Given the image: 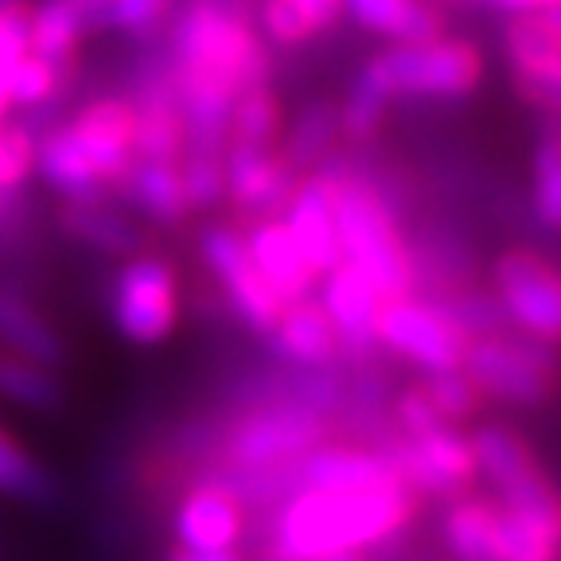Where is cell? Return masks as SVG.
I'll return each instance as SVG.
<instances>
[{"mask_svg":"<svg viewBox=\"0 0 561 561\" xmlns=\"http://www.w3.org/2000/svg\"><path fill=\"white\" fill-rule=\"evenodd\" d=\"M421 500L405 483L359 491L293 488L273 518V561H316L328 553H367L394 542L417 518Z\"/></svg>","mask_w":561,"mask_h":561,"instance_id":"cell-1","label":"cell"},{"mask_svg":"<svg viewBox=\"0 0 561 561\" xmlns=\"http://www.w3.org/2000/svg\"><path fill=\"white\" fill-rule=\"evenodd\" d=\"M133 98L102 94L35 137V175L62 203L102 199L133 164Z\"/></svg>","mask_w":561,"mask_h":561,"instance_id":"cell-2","label":"cell"},{"mask_svg":"<svg viewBox=\"0 0 561 561\" xmlns=\"http://www.w3.org/2000/svg\"><path fill=\"white\" fill-rule=\"evenodd\" d=\"M168 75L172 82L242 94L245 87L270 82V51H265L254 20L230 16L203 0H184L172 12Z\"/></svg>","mask_w":561,"mask_h":561,"instance_id":"cell-3","label":"cell"},{"mask_svg":"<svg viewBox=\"0 0 561 561\" xmlns=\"http://www.w3.org/2000/svg\"><path fill=\"white\" fill-rule=\"evenodd\" d=\"M335 227H340L343 262L359 265L378 285L386 300L410 297L417 285V265H413L410 245L398 230L394 207L386 195L370 184L367 175H355L340 168L335 180Z\"/></svg>","mask_w":561,"mask_h":561,"instance_id":"cell-4","label":"cell"},{"mask_svg":"<svg viewBox=\"0 0 561 561\" xmlns=\"http://www.w3.org/2000/svg\"><path fill=\"white\" fill-rule=\"evenodd\" d=\"M386 98H468L488 79V55L460 35H433L417 44H390L367 59Z\"/></svg>","mask_w":561,"mask_h":561,"instance_id":"cell-5","label":"cell"},{"mask_svg":"<svg viewBox=\"0 0 561 561\" xmlns=\"http://www.w3.org/2000/svg\"><path fill=\"white\" fill-rule=\"evenodd\" d=\"M468 378L483 398H500L511 405H546L558 390V351L542 340L503 328L468 343L465 363Z\"/></svg>","mask_w":561,"mask_h":561,"instance_id":"cell-6","label":"cell"},{"mask_svg":"<svg viewBox=\"0 0 561 561\" xmlns=\"http://www.w3.org/2000/svg\"><path fill=\"white\" fill-rule=\"evenodd\" d=\"M184 312L180 273L160 254H133L117 270L110 289V316L125 343L133 347H160L172 340Z\"/></svg>","mask_w":561,"mask_h":561,"instance_id":"cell-7","label":"cell"},{"mask_svg":"<svg viewBox=\"0 0 561 561\" xmlns=\"http://www.w3.org/2000/svg\"><path fill=\"white\" fill-rule=\"evenodd\" d=\"M468 440H472L476 476L491 483V491L500 495V507L561 523L558 488L523 433L500 421H483L468 433Z\"/></svg>","mask_w":561,"mask_h":561,"instance_id":"cell-8","label":"cell"},{"mask_svg":"<svg viewBox=\"0 0 561 561\" xmlns=\"http://www.w3.org/2000/svg\"><path fill=\"white\" fill-rule=\"evenodd\" d=\"M328 425L316 410H308L305 402L297 405H262L250 410L234 430L227 433L222 456L227 465L238 472L262 476V472H280L293 468L305 453H312L316 445H324Z\"/></svg>","mask_w":561,"mask_h":561,"instance_id":"cell-9","label":"cell"},{"mask_svg":"<svg viewBox=\"0 0 561 561\" xmlns=\"http://www.w3.org/2000/svg\"><path fill=\"white\" fill-rule=\"evenodd\" d=\"M491 297L515 332L558 347L561 340V277L558 265L538 250L511 245L491 265Z\"/></svg>","mask_w":561,"mask_h":561,"instance_id":"cell-10","label":"cell"},{"mask_svg":"<svg viewBox=\"0 0 561 561\" xmlns=\"http://www.w3.org/2000/svg\"><path fill=\"white\" fill-rule=\"evenodd\" d=\"M375 343L398 359L421 367L425 375L460 367L468 351V335L453 324V316L440 308V300L413 297V293L382 300Z\"/></svg>","mask_w":561,"mask_h":561,"instance_id":"cell-11","label":"cell"},{"mask_svg":"<svg viewBox=\"0 0 561 561\" xmlns=\"http://www.w3.org/2000/svg\"><path fill=\"white\" fill-rule=\"evenodd\" d=\"M503 51L511 62V82L518 98L542 110L546 117L558 114L561 102V16L558 9L518 12L507 20Z\"/></svg>","mask_w":561,"mask_h":561,"instance_id":"cell-12","label":"cell"},{"mask_svg":"<svg viewBox=\"0 0 561 561\" xmlns=\"http://www.w3.org/2000/svg\"><path fill=\"white\" fill-rule=\"evenodd\" d=\"M199 257L207 265V273L215 277L222 293H227L230 308L238 312L245 328L270 335V328L277 324L280 300L257 273V265L250 262V250H245V238L230 222H207L199 230Z\"/></svg>","mask_w":561,"mask_h":561,"instance_id":"cell-13","label":"cell"},{"mask_svg":"<svg viewBox=\"0 0 561 561\" xmlns=\"http://www.w3.org/2000/svg\"><path fill=\"white\" fill-rule=\"evenodd\" d=\"M340 168L335 160H324L316 172L300 175L297 187H293L289 203L280 210V222L293 234L297 250L305 254L308 270L316 277H324L332 265L343 262L340 250V227H335V180H340Z\"/></svg>","mask_w":561,"mask_h":561,"instance_id":"cell-14","label":"cell"},{"mask_svg":"<svg viewBox=\"0 0 561 561\" xmlns=\"http://www.w3.org/2000/svg\"><path fill=\"white\" fill-rule=\"evenodd\" d=\"M320 285V308L332 320L335 340H340V351L355 355V359H367L375 343V328H378V312H382V293L378 285L359 270V265L340 262L316 280Z\"/></svg>","mask_w":561,"mask_h":561,"instance_id":"cell-15","label":"cell"},{"mask_svg":"<svg viewBox=\"0 0 561 561\" xmlns=\"http://www.w3.org/2000/svg\"><path fill=\"white\" fill-rule=\"evenodd\" d=\"M222 175H227V199L242 222L280 219L300 180L277 157V149H234V145L222 157Z\"/></svg>","mask_w":561,"mask_h":561,"instance_id":"cell-16","label":"cell"},{"mask_svg":"<svg viewBox=\"0 0 561 561\" xmlns=\"http://www.w3.org/2000/svg\"><path fill=\"white\" fill-rule=\"evenodd\" d=\"M180 550H234L245 535V503L219 480L195 483L180 495L172 515Z\"/></svg>","mask_w":561,"mask_h":561,"instance_id":"cell-17","label":"cell"},{"mask_svg":"<svg viewBox=\"0 0 561 561\" xmlns=\"http://www.w3.org/2000/svg\"><path fill=\"white\" fill-rule=\"evenodd\" d=\"M402 483L394 465L386 460L382 448H355V445H316L293 465V488L308 491H359Z\"/></svg>","mask_w":561,"mask_h":561,"instance_id":"cell-18","label":"cell"},{"mask_svg":"<svg viewBox=\"0 0 561 561\" xmlns=\"http://www.w3.org/2000/svg\"><path fill=\"white\" fill-rule=\"evenodd\" d=\"M242 238H245V250H250V262L257 265L265 285L277 293L280 305L312 297L320 277L308 270L305 254L297 250V242H293V234L285 230V222L280 219L245 222Z\"/></svg>","mask_w":561,"mask_h":561,"instance_id":"cell-19","label":"cell"},{"mask_svg":"<svg viewBox=\"0 0 561 561\" xmlns=\"http://www.w3.org/2000/svg\"><path fill=\"white\" fill-rule=\"evenodd\" d=\"M137 110V129H133V157L140 160H168L175 164L180 152H184V117H180V105H175L172 75H168V62L160 75H152L140 90V98L133 102Z\"/></svg>","mask_w":561,"mask_h":561,"instance_id":"cell-20","label":"cell"},{"mask_svg":"<svg viewBox=\"0 0 561 561\" xmlns=\"http://www.w3.org/2000/svg\"><path fill=\"white\" fill-rule=\"evenodd\" d=\"M270 343L280 359L297 363V367H332L340 359V340H335L332 320L324 316L320 300L305 297L280 308L277 324L270 328Z\"/></svg>","mask_w":561,"mask_h":561,"instance_id":"cell-21","label":"cell"},{"mask_svg":"<svg viewBox=\"0 0 561 561\" xmlns=\"http://www.w3.org/2000/svg\"><path fill=\"white\" fill-rule=\"evenodd\" d=\"M343 12L363 32L382 35L390 44H417L445 35V12L433 0H343Z\"/></svg>","mask_w":561,"mask_h":561,"instance_id":"cell-22","label":"cell"},{"mask_svg":"<svg viewBox=\"0 0 561 561\" xmlns=\"http://www.w3.org/2000/svg\"><path fill=\"white\" fill-rule=\"evenodd\" d=\"M59 227L67 230L75 242L90 245V250H102V254H114V257H133L145 250V230L105 199L62 203Z\"/></svg>","mask_w":561,"mask_h":561,"instance_id":"cell-23","label":"cell"},{"mask_svg":"<svg viewBox=\"0 0 561 561\" xmlns=\"http://www.w3.org/2000/svg\"><path fill=\"white\" fill-rule=\"evenodd\" d=\"M421 456V468L430 476L433 500L448 503L456 495L472 491L476 483V456H472V440L460 425H437V430L421 433L410 440Z\"/></svg>","mask_w":561,"mask_h":561,"instance_id":"cell-24","label":"cell"},{"mask_svg":"<svg viewBox=\"0 0 561 561\" xmlns=\"http://www.w3.org/2000/svg\"><path fill=\"white\" fill-rule=\"evenodd\" d=\"M340 140H343L340 105L335 102H312L293 117V125L280 129L277 157L285 160L297 175H308L324 164V160H332V152H335Z\"/></svg>","mask_w":561,"mask_h":561,"instance_id":"cell-25","label":"cell"},{"mask_svg":"<svg viewBox=\"0 0 561 561\" xmlns=\"http://www.w3.org/2000/svg\"><path fill=\"white\" fill-rule=\"evenodd\" d=\"M122 187L133 203H137L152 222L160 227H180V222L192 215L184 195V180H180V168L168 164V160H140L133 157V164L125 168Z\"/></svg>","mask_w":561,"mask_h":561,"instance_id":"cell-26","label":"cell"},{"mask_svg":"<svg viewBox=\"0 0 561 561\" xmlns=\"http://www.w3.org/2000/svg\"><path fill=\"white\" fill-rule=\"evenodd\" d=\"M90 35L82 0H39L27 20V47L62 67H75L82 39Z\"/></svg>","mask_w":561,"mask_h":561,"instance_id":"cell-27","label":"cell"},{"mask_svg":"<svg viewBox=\"0 0 561 561\" xmlns=\"http://www.w3.org/2000/svg\"><path fill=\"white\" fill-rule=\"evenodd\" d=\"M0 343L12 355H24V359L47 363V367H59L62 363V340L51 324H47L44 312H35L24 297L0 289Z\"/></svg>","mask_w":561,"mask_h":561,"instance_id":"cell-28","label":"cell"},{"mask_svg":"<svg viewBox=\"0 0 561 561\" xmlns=\"http://www.w3.org/2000/svg\"><path fill=\"white\" fill-rule=\"evenodd\" d=\"M561 523L553 518L518 515L495 503V523H491V550L495 561H558Z\"/></svg>","mask_w":561,"mask_h":561,"instance_id":"cell-29","label":"cell"},{"mask_svg":"<svg viewBox=\"0 0 561 561\" xmlns=\"http://www.w3.org/2000/svg\"><path fill=\"white\" fill-rule=\"evenodd\" d=\"M280 129H285V110L280 98L270 90V82L262 87H245L230 105L227 122V149H277Z\"/></svg>","mask_w":561,"mask_h":561,"instance_id":"cell-30","label":"cell"},{"mask_svg":"<svg viewBox=\"0 0 561 561\" xmlns=\"http://www.w3.org/2000/svg\"><path fill=\"white\" fill-rule=\"evenodd\" d=\"M491 523H495V503L483 500V495H456L445 503V518H440V530H445V546L456 561H495L491 550Z\"/></svg>","mask_w":561,"mask_h":561,"instance_id":"cell-31","label":"cell"},{"mask_svg":"<svg viewBox=\"0 0 561 561\" xmlns=\"http://www.w3.org/2000/svg\"><path fill=\"white\" fill-rule=\"evenodd\" d=\"M0 495H9V500L20 503H39V507L59 500L55 472L39 456L27 453L4 425H0Z\"/></svg>","mask_w":561,"mask_h":561,"instance_id":"cell-32","label":"cell"},{"mask_svg":"<svg viewBox=\"0 0 561 561\" xmlns=\"http://www.w3.org/2000/svg\"><path fill=\"white\" fill-rule=\"evenodd\" d=\"M0 398L20 405V410L47 413L62 402V382L55 375V367H47V363H35L4 351L0 355Z\"/></svg>","mask_w":561,"mask_h":561,"instance_id":"cell-33","label":"cell"},{"mask_svg":"<svg viewBox=\"0 0 561 561\" xmlns=\"http://www.w3.org/2000/svg\"><path fill=\"white\" fill-rule=\"evenodd\" d=\"M82 9H87L90 35H152L172 20L175 0H82Z\"/></svg>","mask_w":561,"mask_h":561,"instance_id":"cell-34","label":"cell"},{"mask_svg":"<svg viewBox=\"0 0 561 561\" xmlns=\"http://www.w3.org/2000/svg\"><path fill=\"white\" fill-rule=\"evenodd\" d=\"M530 207L546 234H558L561 227V137L553 122L542 129L530 157Z\"/></svg>","mask_w":561,"mask_h":561,"instance_id":"cell-35","label":"cell"},{"mask_svg":"<svg viewBox=\"0 0 561 561\" xmlns=\"http://www.w3.org/2000/svg\"><path fill=\"white\" fill-rule=\"evenodd\" d=\"M67 70H75V67L51 62L27 47V55L16 62V70H12V87H9L12 110L35 114V110H47L51 102H59L62 90H67Z\"/></svg>","mask_w":561,"mask_h":561,"instance_id":"cell-36","label":"cell"},{"mask_svg":"<svg viewBox=\"0 0 561 561\" xmlns=\"http://www.w3.org/2000/svg\"><path fill=\"white\" fill-rule=\"evenodd\" d=\"M386 110H390V98H386V90L375 82V75L363 67L359 75H355V82H351V94L343 98V105H340L343 137L355 140V145L375 140V133L382 129V122H386Z\"/></svg>","mask_w":561,"mask_h":561,"instance_id":"cell-37","label":"cell"},{"mask_svg":"<svg viewBox=\"0 0 561 561\" xmlns=\"http://www.w3.org/2000/svg\"><path fill=\"white\" fill-rule=\"evenodd\" d=\"M417 386L430 394V402L437 405V413L448 421V425H465V421L480 417L483 402H488L460 367L433 370V375H425V382H417Z\"/></svg>","mask_w":561,"mask_h":561,"instance_id":"cell-38","label":"cell"},{"mask_svg":"<svg viewBox=\"0 0 561 561\" xmlns=\"http://www.w3.org/2000/svg\"><path fill=\"white\" fill-rule=\"evenodd\" d=\"M27 20H32L27 0H0V122L12 114L9 87L16 62L27 55Z\"/></svg>","mask_w":561,"mask_h":561,"instance_id":"cell-39","label":"cell"},{"mask_svg":"<svg viewBox=\"0 0 561 561\" xmlns=\"http://www.w3.org/2000/svg\"><path fill=\"white\" fill-rule=\"evenodd\" d=\"M35 175V133L24 122H0V195H20Z\"/></svg>","mask_w":561,"mask_h":561,"instance_id":"cell-40","label":"cell"},{"mask_svg":"<svg viewBox=\"0 0 561 561\" xmlns=\"http://www.w3.org/2000/svg\"><path fill=\"white\" fill-rule=\"evenodd\" d=\"M254 27H262V39L280 51H293V47H305L316 39V32L308 27V20L297 12L293 0H257L254 4Z\"/></svg>","mask_w":561,"mask_h":561,"instance_id":"cell-41","label":"cell"},{"mask_svg":"<svg viewBox=\"0 0 561 561\" xmlns=\"http://www.w3.org/2000/svg\"><path fill=\"white\" fill-rule=\"evenodd\" d=\"M448 316H453V324L468 335V343L480 340V335H491V332H503L507 328V316H503L500 300L491 297V293H456V297L440 300Z\"/></svg>","mask_w":561,"mask_h":561,"instance_id":"cell-42","label":"cell"},{"mask_svg":"<svg viewBox=\"0 0 561 561\" xmlns=\"http://www.w3.org/2000/svg\"><path fill=\"white\" fill-rule=\"evenodd\" d=\"M180 180L192 210H215L227 199V175H222V157H180Z\"/></svg>","mask_w":561,"mask_h":561,"instance_id":"cell-43","label":"cell"},{"mask_svg":"<svg viewBox=\"0 0 561 561\" xmlns=\"http://www.w3.org/2000/svg\"><path fill=\"white\" fill-rule=\"evenodd\" d=\"M437 425H448L445 417L437 413V405L430 402V394L421 390V386H410V390H402L394 402V430L398 437L413 440L421 437V433L437 430Z\"/></svg>","mask_w":561,"mask_h":561,"instance_id":"cell-44","label":"cell"},{"mask_svg":"<svg viewBox=\"0 0 561 561\" xmlns=\"http://www.w3.org/2000/svg\"><path fill=\"white\" fill-rule=\"evenodd\" d=\"M293 4H297V12L308 20V27H312L316 35L328 32V27L343 16V0H293Z\"/></svg>","mask_w":561,"mask_h":561,"instance_id":"cell-45","label":"cell"},{"mask_svg":"<svg viewBox=\"0 0 561 561\" xmlns=\"http://www.w3.org/2000/svg\"><path fill=\"white\" fill-rule=\"evenodd\" d=\"M472 4H488V9H500V12H507V16H518V12L558 9V0H472Z\"/></svg>","mask_w":561,"mask_h":561,"instance_id":"cell-46","label":"cell"},{"mask_svg":"<svg viewBox=\"0 0 561 561\" xmlns=\"http://www.w3.org/2000/svg\"><path fill=\"white\" fill-rule=\"evenodd\" d=\"M168 561H242V558H238V550H180L175 546V553Z\"/></svg>","mask_w":561,"mask_h":561,"instance_id":"cell-47","label":"cell"},{"mask_svg":"<svg viewBox=\"0 0 561 561\" xmlns=\"http://www.w3.org/2000/svg\"><path fill=\"white\" fill-rule=\"evenodd\" d=\"M203 4H210V9H219V12H230V16L254 20V4H257V0H203Z\"/></svg>","mask_w":561,"mask_h":561,"instance_id":"cell-48","label":"cell"}]
</instances>
